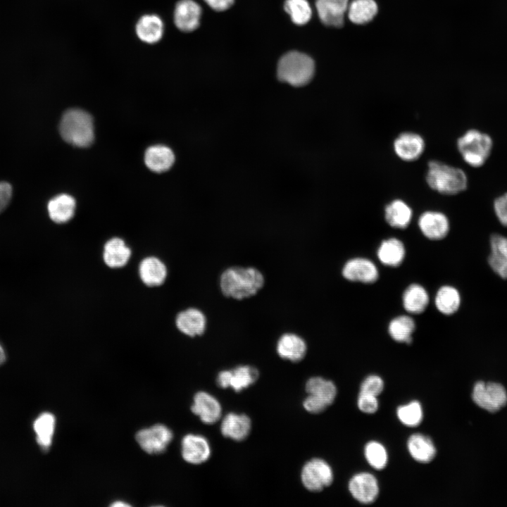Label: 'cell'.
Wrapping results in <instances>:
<instances>
[{
  "instance_id": "cell-1",
  "label": "cell",
  "mask_w": 507,
  "mask_h": 507,
  "mask_svg": "<svg viewBox=\"0 0 507 507\" xmlns=\"http://www.w3.org/2000/svg\"><path fill=\"white\" fill-rule=\"evenodd\" d=\"M264 284L263 274L253 266H230L221 273L219 278L222 294L237 301L256 296Z\"/></svg>"
},
{
  "instance_id": "cell-2",
  "label": "cell",
  "mask_w": 507,
  "mask_h": 507,
  "mask_svg": "<svg viewBox=\"0 0 507 507\" xmlns=\"http://www.w3.org/2000/svg\"><path fill=\"white\" fill-rule=\"evenodd\" d=\"M59 132L66 142L78 147L89 146L94 139L93 118L83 110L69 109L61 118Z\"/></svg>"
},
{
  "instance_id": "cell-3",
  "label": "cell",
  "mask_w": 507,
  "mask_h": 507,
  "mask_svg": "<svg viewBox=\"0 0 507 507\" xmlns=\"http://www.w3.org/2000/svg\"><path fill=\"white\" fill-rule=\"evenodd\" d=\"M426 181L429 187L444 194H456L465 190L468 179L460 168L437 161L428 163Z\"/></svg>"
},
{
  "instance_id": "cell-4",
  "label": "cell",
  "mask_w": 507,
  "mask_h": 507,
  "mask_svg": "<svg viewBox=\"0 0 507 507\" xmlns=\"http://www.w3.org/2000/svg\"><path fill=\"white\" fill-rule=\"evenodd\" d=\"M314 73V61L310 56L301 52H288L278 62L279 80L292 86L307 84L313 78Z\"/></svg>"
},
{
  "instance_id": "cell-5",
  "label": "cell",
  "mask_w": 507,
  "mask_h": 507,
  "mask_svg": "<svg viewBox=\"0 0 507 507\" xmlns=\"http://www.w3.org/2000/svg\"><path fill=\"white\" fill-rule=\"evenodd\" d=\"M457 147L466 163L479 167L488 158L492 148V140L487 134L470 130L458 139Z\"/></svg>"
},
{
  "instance_id": "cell-6",
  "label": "cell",
  "mask_w": 507,
  "mask_h": 507,
  "mask_svg": "<svg viewBox=\"0 0 507 507\" xmlns=\"http://www.w3.org/2000/svg\"><path fill=\"white\" fill-rule=\"evenodd\" d=\"M331 466L318 458L307 461L301 472V480L303 487L311 492H320L333 482Z\"/></svg>"
},
{
  "instance_id": "cell-7",
  "label": "cell",
  "mask_w": 507,
  "mask_h": 507,
  "mask_svg": "<svg viewBox=\"0 0 507 507\" xmlns=\"http://www.w3.org/2000/svg\"><path fill=\"white\" fill-rule=\"evenodd\" d=\"M472 397L475 404L491 413L499 411L507 403L506 389L496 382H476Z\"/></svg>"
},
{
  "instance_id": "cell-8",
  "label": "cell",
  "mask_w": 507,
  "mask_h": 507,
  "mask_svg": "<svg viewBox=\"0 0 507 507\" xmlns=\"http://www.w3.org/2000/svg\"><path fill=\"white\" fill-rule=\"evenodd\" d=\"M135 439L139 446L149 454L163 452L173 439L172 431L163 424H156L138 431Z\"/></svg>"
},
{
  "instance_id": "cell-9",
  "label": "cell",
  "mask_w": 507,
  "mask_h": 507,
  "mask_svg": "<svg viewBox=\"0 0 507 507\" xmlns=\"http://www.w3.org/2000/svg\"><path fill=\"white\" fill-rule=\"evenodd\" d=\"M258 377V370L255 367L241 365L232 370L220 371L216 382L221 388H232L234 392H239L254 384Z\"/></svg>"
},
{
  "instance_id": "cell-10",
  "label": "cell",
  "mask_w": 507,
  "mask_h": 507,
  "mask_svg": "<svg viewBox=\"0 0 507 507\" xmlns=\"http://www.w3.org/2000/svg\"><path fill=\"white\" fill-rule=\"evenodd\" d=\"M177 329L189 337L202 336L207 327V318L199 308L189 307L180 311L175 320Z\"/></svg>"
},
{
  "instance_id": "cell-11",
  "label": "cell",
  "mask_w": 507,
  "mask_h": 507,
  "mask_svg": "<svg viewBox=\"0 0 507 507\" xmlns=\"http://www.w3.org/2000/svg\"><path fill=\"white\" fill-rule=\"evenodd\" d=\"M349 490L356 501L363 504H369L377 498L379 485L374 475L369 472H360L349 480Z\"/></svg>"
},
{
  "instance_id": "cell-12",
  "label": "cell",
  "mask_w": 507,
  "mask_h": 507,
  "mask_svg": "<svg viewBox=\"0 0 507 507\" xmlns=\"http://www.w3.org/2000/svg\"><path fill=\"white\" fill-rule=\"evenodd\" d=\"M183 459L191 464L199 465L208 460L211 449L208 440L199 434L185 435L181 443Z\"/></svg>"
},
{
  "instance_id": "cell-13",
  "label": "cell",
  "mask_w": 507,
  "mask_h": 507,
  "mask_svg": "<svg viewBox=\"0 0 507 507\" xmlns=\"http://www.w3.org/2000/svg\"><path fill=\"white\" fill-rule=\"evenodd\" d=\"M276 352L284 360L292 363L302 361L307 353L305 339L294 332H284L280 336L276 343Z\"/></svg>"
},
{
  "instance_id": "cell-14",
  "label": "cell",
  "mask_w": 507,
  "mask_h": 507,
  "mask_svg": "<svg viewBox=\"0 0 507 507\" xmlns=\"http://www.w3.org/2000/svg\"><path fill=\"white\" fill-rule=\"evenodd\" d=\"M191 410L201 422L208 425L217 423L222 415V407L218 399L203 391L194 395Z\"/></svg>"
},
{
  "instance_id": "cell-15",
  "label": "cell",
  "mask_w": 507,
  "mask_h": 507,
  "mask_svg": "<svg viewBox=\"0 0 507 507\" xmlns=\"http://www.w3.org/2000/svg\"><path fill=\"white\" fill-rule=\"evenodd\" d=\"M201 8L194 0H180L175 8L174 23L181 31L190 32L199 25Z\"/></svg>"
},
{
  "instance_id": "cell-16",
  "label": "cell",
  "mask_w": 507,
  "mask_h": 507,
  "mask_svg": "<svg viewBox=\"0 0 507 507\" xmlns=\"http://www.w3.org/2000/svg\"><path fill=\"white\" fill-rule=\"evenodd\" d=\"M138 273L142 283L149 287L161 286L168 276L165 264L158 257L144 258L139 264Z\"/></svg>"
},
{
  "instance_id": "cell-17",
  "label": "cell",
  "mask_w": 507,
  "mask_h": 507,
  "mask_svg": "<svg viewBox=\"0 0 507 507\" xmlns=\"http://www.w3.org/2000/svg\"><path fill=\"white\" fill-rule=\"evenodd\" d=\"M342 275L344 278L350 281L373 283L378 278V270L371 261L356 258L345 263Z\"/></svg>"
},
{
  "instance_id": "cell-18",
  "label": "cell",
  "mask_w": 507,
  "mask_h": 507,
  "mask_svg": "<svg viewBox=\"0 0 507 507\" xmlns=\"http://www.w3.org/2000/svg\"><path fill=\"white\" fill-rule=\"evenodd\" d=\"M132 255L130 248L124 239L112 237L107 240L103 247L102 258L106 266L112 269L120 268L126 265Z\"/></svg>"
},
{
  "instance_id": "cell-19",
  "label": "cell",
  "mask_w": 507,
  "mask_h": 507,
  "mask_svg": "<svg viewBox=\"0 0 507 507\" xmlns=\"http://www.w3.org/2000/svg\"><path fill=\"white\" fill-rule=\"evenodd\" d=\"M394 149L399 158L405 161L417 160L423 153V138L414 132H403L394 142Z\"/></svg>"
},
{
  "instance_id": "cell-20",
  "label": "cell",
  "mask_w": 507,
  "mask_h": 507,
  "mask_svg": "<svg viewBox=\"0 0 507 507\" xmlns=\"http://www.w3.org/2000/svg\"><path fill=\"white\" fill-rule=\"evenodd\" d=\"M422 233L428 239L439 240L444 238L449 230L447 217L438 211H426L418 219Z\"/></svg>"
},
{
  "instance_id": "cell-21",
  "label": "cell",
  "mask_w": 507,
  "mask_h": 507,
  "mask_svg": "<svg viewBox=\"0 0 507 507\" xmlns=\"http://www.w3.org/2000/svg\"><path fill=\"white\" fill-rule=\"evenodd\" d=\"M315 6L323 23L336 27L343 26L349 0H316Z\"/></svg>"
},
{
  "instance_id": "cell-22",
  "label": "cell",
  "mask_w": 507,
  "mask_h": 507,
  "mask_svg": "<svg viewBox=\"0 0 507 507\" xmlns=\"http://www.w3.org/2000/svg\"><path fill=\"white\" fill-rule=\"evenodd\" d=\"M251 430V419L245 414L230 413L223 418L220 425L221 434L237 442L244 440Z\"/></svg>"
},
{
  "instance_id": "cell-23",
  "label": "cell",
  "mask_w": 507,
  "mask_h": 507,
  "mask_svg": "<svg viewBox=\"0 0 507 507\" xmlns=\"http://www.w3.org/2000/svg\"><path fill=\"white\" fill-rule=\"evenodd\" d=\"M135 31L141 41L153 44L159 42L163 37L164 24L158 15L146 14L138 20Z\"/></svg>"
},
{
  "instance_id": "cell-24",
  "label": "cell",
  "mask_w": 507,
  "mask_h": 507,
  "mask_svg": "<svg viewBox=\"0 0 507 507\" xmlns=\"http://www.w3.org/2000/svg\"><path fill=\"white\" fill-rule=\"evenodd\" d=\"M488 262L499 277L507 279V237L494 234L490 239V254Z\"/></svg>"
},
{
  "instance_id": "cell-25",
  "label": "cell",
  "mask_w": 507,
  "mask_h": 507,
  "mask_svg": "<svg viewBox=\"0 0 507 507\" xmlns=\"http://www.w3.org/2000/svg\"><path fill=\"white\" fill-rule=\"evenodd\" d=\"M50 219L57 224L71 220L75 214V201L68 194H61L51 199L47 205Z\"/></svg>"
},
{
  "instance_id": "cell-26",
  "label": "cell",
  "mask_w": 507,
  "mask_h": 507,
  "mask_svg": "<svg viewBox=\"0 0 507 507\" xmlns=\"http://www.w3.org/2000/svg\"><path fill=\"white\" fill-rule=\"evenodd\" d=\"M174 161L175 156L173 151L163 145L151 146L146 149L144 154L146 165L156 173L169 170Z\"/></svg>"
},
{
  "instance_id": "cell-27",
  "label": "cell",
  "mask_w": 507,
  "mask_h": 507,
  "mask_svg": "<svg viewBox=\"0 0 507 507\" xmlns=\"http://www.w3.org/2000/svg\"><path fill=\"white\" fill-rule=\"evenodd\" d=\"M407 448L411 457L419 463H426L432 461L436 456V448L430 437L416 433L408 439Z\"/></svg>"
},
{
  "instance_id": "cell-28",
  "label": "cell",
  "mask_w": 507,
  "mask_h": 507,
  "mask_svg": "<svg viewBox=\"0 0 507 507\" xmlns=\"http://www.w3.org/2000/svg\"><path fill=\"white\" fill-rule=\"evenodd\" d=\"M412 209L403 201L395 199L387 205L384 216L389 225L396 228H406L412 218Z\"/></svg>"
},
{
  "instance_id": "cell-29",
  "label": "cell",
  "mask_w": 507,
  "mask_h": 507,
  "mask_svg": "<svg viewBox=\"0 0 507 507\" xmlns=\"http://www.w3.org/2000/svg\"><path fill=\"white\" fill-rule=\"evenodd\" d=\"M405 253L404 246L399 239L389 238L381 243L377 251V256L383 264L394 267L401 263Z\"/></svg>"
},
{
  "instance_id": "cell-30",
  "label": "cell",
  "mask_w": 507,
  "mask_h": 507,
  "mask_svg": "<svg viewBox=\"0 0 507 507\" xmlns=\"http://www.w3.org/2000/svg\"><path fill=\"white\" fill-rule=\"evenodd\" d=\"M56 427V418L49 412L42 413L35 420L33 429L36 433L38 444L43 450H47L51 445Z\"/></svg>"
},
{
  "instance_id": "cell-31",
  "label": "cell",
  "mask_w": 507,
  "mask_h": 507,
  "mask_svg": "<svg viewBox=\"0 0 507 507\" xmlns=\"http://www.w3.org/2000/svg\"><path fill=\"white\" fill-rule=\"evenodd\" d=\"M429 296L423 287L413 284L408 287L403 295L404 308L411 313H420L427 308Z\"/></svg>"
},
{
  "instance_id": "cell-32",
  "label": "cell",
  "mask_w": 507,
  "mask_h": 507,
  "mask_svg": "<svg viewBox=\"0 0 507 507\" xmlns=\"http://www.w3.org/2000/svg\"><path fill=\"white\" fill-rule=\"evenodd\" d=\"M461 305V295L457 289L445 285L437 292L435 306L437 310L444 315L456 313Z\"/></svg>"
},
{
  "instance_id": "cell-33",
  "label": "cell",
  "mask_w": 507,
  "mask_h": 507,
  "mask_svg": "<svg viewBox=\"0 0 507 507\" xmlns=\"http://www.w3.org/2000/svg\"><path fill=\"white\" fill-rule=\"evenodd\" d=\"M348 16L356 24H365L377 13V5L374 0H353L348 7Z\"/></svg>"
},
{
  "instance_id": "cell-34",
  "label": "cell",
  "mask_w": 507,
  "mask_h": 507,
  "mask_svg": "<svg viewBox=\"0 0 507 507\" xmlns=\"http://www.w3.org/2000/svg\"><path fill=\"white\" fill-rule=\"evenodd\" d=\"M308 394L316 396L324 400L329 406L331 405L337 396V387L330 380L321 377L309 378L305 385Z\"/></svg>"
},
{
  "instance_id": "cell-35",
  "label": "cell",
  "mask_w": 507,
  "mask_h": 507,
  "mask_svg": "<svg viewBox=\"0 0 507 507\" xmlns=\"http://www.w3.org/2000/svg\"><path fill=\"white\" fill-rule=\"evenodd\" d=\"M415 327L413 318L407 315H401L389 323L388 330L394 340L410 344L412 342V334Z\"/></svg>"
},
{
  "instance_id": "cell-36",
  "label": "cell",
  "mask_w": 507,
  "mask_h": 507,
  "mask_svg": "<svg viewBox=\"0 0 507 507\" xmlns=\"http://www.w3.org/2000/svg\"><path fill=\"white\" fill-rule=\"evenodd\" d=\"M284 8L296 25H304L311 18L312 10L306 0H286Z\"/></svg>"
},
{
  "instance_id": "cell-37",
  "label": "cell",
  "mask_w": 507,
  "mask_h": 507,
  "mask_svg": "<svg viewBox=\"0 0 507 507\" xmlns=\"http://www.w3.org/2000/svg\"><path fill=\"white\" fill-rule=\"evenodd\" d=\"M396 415L401 423L408 427L418 426L423 418V408L418 401L399 406Z\"/></svg>"
},
{
  "instance_id": "cell-38",
  "label": "cell",
  "mask_w": 507,
  "mask_h": 507,
  "mask_svg": "<svg viewBox=\"0 0 507 507\" xmlns=\"http://www.w3.org/2000/svg\"><path fill=\"white\" fill-rule=\"evenodd\" d=\"M365 457L373 468L382 470L385 468L388 456L384 446L375 441L368 442L364 449Z\"/></svg>"
},
{
  "instance_id": "cell-39",
  "label": "cell",
  "mask_w": 507,
  "mask_h": 507,
  "mask_svg": "<svg viewBox=\"0 0 507 507\" xmlns=\"http://www.w3.org/2000/svg\"><path fill=\"white\" fill-rule=\"evenodd\" d=\"M384 389V382L377 375H370L367 377L361 385V392L377 396L382 393Z\"/></svg>"
},
{
  "instance_id": "cell-40",
  "label": "cell",
  "mask_w": 507,
  "mask_h": 507,
  "mask_svg": "<svg viewBox=\"0 0 507 507\" xmlns=\"http://www.w3.org/2000/svg\"><path fill=\"white\" fill-rule=\"evenodd\" d=\"M377 397L372 394L360 392L357 401L359 410L369 414L376 412L379 405Z\"/></svg>"
},
{
  "instance_id": "cell-41",
  "label": "cell",
  "mask_w": 507,
  "mask_h": 507,
  "mask_svg": "<svg viewBox=\"0 0 507 507\" xmlns=\"http://www.w3.org/2000/svg\"><path fill=\"white\" fill-rule=\"evenodd\" d=\"M304 409L311 413H320L324 411L329 405L322 399L308 394L303 402Z\"/></svg>"
},
{
  "instance_id": "cell-42",
  "label": "cell",
  "mask_w": 507,
  "mask_h": 507,
  "mask_svg": "<svg viewBox=\"0 0 507 507\" xmlns=\"http://www.w3.org/2000/svg\"><path fill=\"white\" fill-rule=\"evenodd\" d=\"M494 209L501 224L507 227V193L499 196L494 201Z\"/></svg>"
},
{
  "instance_id": "cell-43",
  "label": "cell",
  "mask_w": 507,
  "mask_h": 507,
  "mask_svg": "<svg viewBox=\"0 0 507 507\" xmlns=\"http://www.w3.org/2000/svg\"><path fill=\"white\" fill-rule=\"evenodd\" d=\"M12 196V187L6 182H0V213L6 208Z\"/></svg>"
},
{
  "instance_id": "cell-44",
  "label": "cell",
  "mask_w": 507,
  "mask_h": 507,
  "mask_svg": "<svg viewBox=\"0 0 507 507\" xmlns=\"http://www.w3.org/2000/svg\"><path fill=\"white\" fill-rule=\"evenodd\" d=\"M206 4L216 11L228 9L234 3V0H204Z\"/></svg>"
},
{
  "instance_id": "cell-45",
  "label": "cell",
  "mask_w": 507,
  "mask_h": 507,
  "mask_svg": "<svg viewBox=\"0 0 507 507\" xmlns=\"http://www.w3.org/2000/svg\"><path fill=\"white\" fill-rule=\"evenodd\" d=\"M6 352L2 346V345L0 344V365H1L6 361Z\"/></svg>"
},
{
  "instance_id": "cell-46",
  "label": "cell",
  "mask_w": 507,
  "mask_h": 507,
  "mask_svg": "<svg viewBox=\"0 0 507 507\" xmlns=\"http://www.w3.org/2000/svg\"><path fill=\"white\" fill-rule=\"evenodd\" d=\"M112 506L119 507V506H130L129 503H125L122 501H117L111 504Z\"/></svg>"
}]
</instances>
